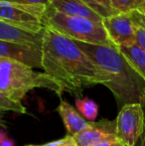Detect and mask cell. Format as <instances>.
Masks as SVG:
<instances>
[{"instance_id":"obj_13","label":"cell","mask_w":145,"mask_h":146,"mask_svg":"<svg viewBox=\"0 0 145 146\" xmlns=\"http://www.w3.org/2000/svg\"><path fill=\"white\" fill-rule=\"evenodd\" d=\"M117 49L125 57L131 67L145 81V51L142 50L136 44L119 47Z\"/></svg>"},{"instance_id":"obj_14","label":"cell","mask_w":145,"mask_h":146,"mask_svg":"<svg viewBox=\"0 0 145 146\" xmlns=\"http://www.w3.org/2000/svg\"><path fill=\"white\" fill-rule=\"evenodd\" d=\"M131 18L135 35V44L145 51V15L140 10L128 12Z\"/></svg>"},{"instance_id":"obj_16","label":"cell","mask_w":145,"mask_h":146,"mask_svg":"<svg viewBox=\"0 0 145 146\" xmlns=\"http://www.w3.org/2000/svg\"><path fill=\"white\" fill-rule=\"evenodd\" d=\"M75 106L79 113L89 122L95 121L99 113V106L95 102L89 98H75Z\"/></svg>"},{"instance_id":"obj_1","label":"cell","mask_w":145,"mask_h":146,"mask_svg":"<svg viewBox=\"0 0 145 146\" xmlns=\"http://www.w3.org/2000/svg\"><path fill=\"white\" fill-rule=\"evenodd\" d=\"M42 67L63 92L75 96H81L85 88L109 83L107 76L75 41L49 27H45L43 35Z\"/></svg>"},{"instance_id":"obj_6","label":"cell","mask_w":145,"mask_h":146,"mask_svg":"<svg viewBox=\"0 0 145 146\" xmlns=\"http://www.w3.org/2000/svg\"><path fill=\"white\" fill-rule=\"evenodd\" d=\"M145 111L141 104H129L119 108L116 117V135L125 146H134L144 129Z\"/></svg>"},{"instance_id":"obj_15","label":"cell","mask_w":145,"mask_h":146,"mask_svg":"<svg viewBox=\"0 0 145 146\" xmlns=\"http://www.w3.org/2000/svg\"><path fill=\"white\" fill-rule=\"evenodd\" d=\"M10 112L18 114H25L27 110H26L25 106H23V104L12 102V100H8V98H4L3 96L0 94V126L3 127V128L7 127L5 117Z\"/></svg>"},{"instance_id":"obj_11","label":"cell","mask_w":145,"mask_h":146,"mask_svg":"<svg viewBox=\"0 0 145 146\" xmlns=\"http://www.w3.org/2000/svg\"><path fill=\"white\" fill-rule=\"evenodd\" d=\"M43 35H44V31L39 33L30 32V31L15 27L0 19V40L42 48Z\"/></svg>"},{"instance_id":"obj_24","label":"cell","mask_w":145,"mask_h":146,"mask_svg":"<svg viewBox=\"0 0 145 146\" xmlns=\"http://www.w3.org/2000/svg\"><path fill=\"white\" fill-rule=\"evenodd\" d=\"M6 137H7V136H6V134H5V133H4V132H2V131H0V143H1L2 141H3L4 139L6 138Z\"/></svg>"},{"instance_id":"obj_7","label":"cell","mask_w":145,"mask_h":146,"mask_svg":"<svg viewBox=\"0 0 145 146\" xmlns=\"http://www.w3.org/2000/svg\"><path fill=\"white\" fill-rule=\"evenodd\" d=\"M103 24L115 47L119 48L135 44V35L129 13L118 12L113 15L103 17Z\"/></svg>"},{"instance_id":"obj_23","label":"cell","mask_w":145,"mask_h":146,"mask_svg":"<svg viewBox=\"0 0 145 146\" xmlns=\"http://www.w3.org/2000/svg\"><path fill=\"white\" fill-rule=\"evenodd\" d=\"M0 146H14V142L11 140V139L6 137V138L0 143Z\"/></svg>"},{"instance_id":"obj_20","label":"cell","mask_w":145,"mask_h":146,"mask_svg":"<svg viewBox=\"0 0 145 146\" xmlns=\"http://www.w3.org/2000/svg\"><path fill=\"white\" fill-rule=\"evenodd\" d=\"M5 1L15 2V3H20V4H29V5L48 6L50 0H5Z\"/></svg>"},{"instance_id":"obj_10","label":"cell","mask_w":145,"mask_h":146,"mask_svg":"<svg viewBox=\"0 0 145 146\" xmlns=\"http://www.w3.org/2000/svg\"><path fill=\"white\" fill-rule=\"evenodd\" d=\"M47 7L69 16L83 17L101 22L103 17L81 0H50Z\"/></svg>"},{"instance_id":"obj_12","label":"cell","mask_w":145,"mask_h":146,"mask_svg":"<svg viewBox=\"0 0 145 146\" xmlns=\"http://www.w3.org/2000/svg\"><path fill=\"white\" fill-rule=\"evenodd\" d=\"M57 111L59 112L68 134L75 136L89 126L91 122L83 118V115L66 100H61Z\"/></svg>"},{"instance_id":"obj_8","label":"cell","mask_w":145,"mask_h":146,"mask_svg":"<svg viewBox=\"0 0 145 146\" xmlns=\"http://www.w3.org/2000/svg\"><path fill=\"white\" fill-rule=\"evenodd\" d=\"M0 58L23 63L32 68L42 69V48L0 40Z\"/></svg>"},{"instance_id":"obj_27","label":"cell","mask_w":145,"mask_h":146,"mask_svg":"<svg viewBox=\"0 0 145 146\" xmlns=\"http://www.w3.org/2000/svg\"><path fill=\"white\" fill-rule=\"evenodd\" d=\"M114 1H115V0H111V2H112V5H113V3H114Z\"/></svg>"},{"instance_id":"obj_21","label":"cell","mask_w":145,"mask_h":146,"mask_svg":"<svg viewBox=\"0 0 145 146\" xmlns=\"http://www.w3.org/2000/svg\"><path fill=\"white\" fill-rule=\"evenodd\" d=\"M91 146H125V145L118 138H114V139H109V140L101 141V142H99L97 144Z\"/></svg>"},{"instance_id":"obj_9","label":"cell","mask_w":145,"mask_h":146,"mask_svg":"<svg viewBox=\"0 0 145 146\" xmlns=\"http://www.w3.org/2000/svg\"><path fill=\"white\" fill-rule=\"evenodd\" d=\"M75 139L77 146H91L99 142L109 139L118 138L116 135V121L109 119H101L91 122L85 130L75 134Z\"/></svg>"},{"instance_id":"obj_19","label":"cell","mask_w":145,"mask_h":146,"mask_svg":"<svg viewBox=\"0 0 145 146\" xmlns=\"http://www.w3.org/2000/svg\"><path fill=\"white\" fill-rule=\"evenodd\" d=\"M40 146H77L75 137L70 134H67L65 137L59 139V140L51 141V142L45 143Z\"/></svg>"},{"instance_id":"obj_5","label":"cell","mask_w":145,"mask_h":146,"mask_svg":"<svg viewBox=\"0 0 145 146\" xmlns=\"http://www.w3.org/2000/svg\"><path fill=\"white\" fill-rule=\"evenodd\" d=\"M46 9L45 5H29L0 0V19L23 30L43 32L45 30L43 18Z\"/></svg>"},{"instance_id":"obj_4","label":"cell","mask_w":145,"mask_h":146,"mask_svg":"<svg viewBox=\"0 0 145 146\" xmlns=\"http://www.w3.org/2000/svg\"><path fill=\"white\" fill-rule=\"evenodd\" d=\"M43 23L73 41L101 46H114L101 22L83 17L69 16L47 7ZM117 48V47H116Z\"/></svg>"},{"instance_id":"obj_2","label":"cell","mask_w":145,"mask_h":146,"mask_svg":"<svg viewBox=\"0 0 145 146\" xmlns=\"http://www.w3.org/2000/svg\"><path fill=\"white\" fill-rule=\"evenodd\" d=\"M75 43L107 76L105 87L112 92L119 108L129 104L145 106V81L116 47Z\"/></svg>"},{"instance_id":"obj_18","label":"cell","mask_w":145,"mask_h":146,"mask_svg":"<svg viewBox=\"0 0 145 146\" xmlns=\"http://www.w3.org/2000/svg\"><path fill=\"white\" fill-rule=\"evenodd\" d=\"M145 0H115L113 3L114 9L117 12H128L132 10H140Z\"/></svg>"},{"instance_id":"obj_25","label":"cell","mask_w":145,"mask_h":146,"mask_svg":"<svg viewBox=\"0 0 145 146\" xmlns=\"http://www.w3.org/2000/svg\"><path fill=\"white\" fill-rule=\"evenodd\" d=\"M140 11H141L142 13H144V15H145V2H144L143 6H142V7H141V9H140Z\"/></svg>"},{"instance_id":"obj_3","label":"cell","mask_w":145,"mask_h":146,"mask_svg":"<svg viewBox=\"0 0 145 146\" xmlns=\"http://www.w3.org/2000/svg\"><path fill=\"white\" fill-rule=\"evenodd\" d=\"M34 88H47L62 96V88L46 73L35 72L32 68L14 60L0 58V94L12 102L22 100Z\"/></svg>"},{"instance_id":"obj_26","label":"cell","mask_w":145,"mask_h":146,"mask_svg":"<svg viewBox=\"0 0 145 146\" xmlns=\"http://www.w3.org/2000/svg\"><path fill=\"white\" fill-rule=\"evenodd\" d=\"M26 146H40V145H33V144H30V145H26Z\"/></svg>"},{"instance_id":"obj_22","label":"cell","mask_w":145,"mask_h":146,"mask_svg":"<svg viewBox=\"0 0 145 146\" xmlns=\"http://www.w3.org/2000/svg\"><path fill=\"white\" fill-rule=\"evenodd\" d=\"M144 111H145V106H144ZM134 146H145V120H144V129L142 132L141 136L139 137V139L137 140L136 144Z\"/></svg>"},{"instance_id":"obj_17","label":"cell","mask_w":145,"mask_h":146,"mask_svg":"<svg viewBox=\"0 0 145 146\" xmlns=\"http://www.w3.org/2000/svg\"><path fill=\"white\" fill-rule=\"evenodd\" d=\"M81 1L87 4L91 9L99 13L103 18L118 13L114 9L111 0H81Z\"/></svg>"}]
</instances>
